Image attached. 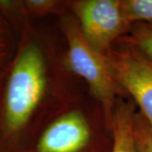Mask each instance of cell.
<instances>
[{"mask_svg": "<svg viewBox=\"0 0 152 152\" xmlns=\"http://www.w3.org/2000/svg\"><path fill=\"white\" fill-rule=\"evenodd\" d=\"M17 33L0 12V69H4L13 59L18 45Z\"/></svg>", "mask_w": 152, "mask_h": 152, "instance_id": "obj_7", "label": "cell"}, {"mask_svg": "<svg viewBox=\"0 0 152 152\" xmlns=\"http://www.w3.org/2000/svg\"><path fill=\"white\" fill-rule=\"evenodd\" d=\"M69 10L75 15L86 40L102 54L129 31L121 0L69 1Z\"/></svg>", "mask_w": 152, "mask_h": 152, "instance_id": "obj_5", "label": "cell"}, {"mask_svg": "<svg viewBox=\"0 0 152 152\" xmlns=\"http://www.w3.org/2000/svg\"><path fill=\"white\" fill-rule=\"evenodd\" d=\"M134 137L138 152H152V129L138 110L134 123Z\"/></svg>", "mask_w": 152, "mask_h": 152, "instance_id": "obj_10", "label": "cell"}, {"mask_svg": "<svg viewBox=\"0 0 152 152\" xmlns=\"http://www.w3.org/2000/svg\"><path fill=\"white\" fill-rule=\"evenodd\" d=\"M137 107L130 98L117 100L111 115L113 147L111 152H138L134 137Z\"/></svg>", "mask_w": 152, "mask_h": 152, "instance_id": "obj_6", "label": "cell"}, {"mask_svg": "<svg viewBox=\"0 0 152 152\" xmlns=\"http://www.w3.org/2000/svg\"><path fill=\"white\" fill-rule=\"evenodd\" d=\"M125 19L131 26L145 23L152 26V0H121Z\"/></svg>", "mask_w": 152, "mask_h": 152, "instance_id": "obj_8", "label": "cell"}, {"mask_svg": "<svg viewBox=\"0 0 152 152\" xmlns=\"http://www.w3.org/2000/svg\"><path fill=\"white\" fill-rule=\"evenodd\" d=\"M0 152H6V151H3V150H1V149H0Z\"/></svg>", "mask_w": 152, "mask_h": 152, "instance_id": "obj_12", "label": "cell"}, {"mask_svg": "<svg viewBox=\"0 0 152 152\" xmlns=\"http://www.w3.org/2000/svg\"><path fill=\"white\" fill-rule=\"evenodd\" d=\"M106 55L114 79L152 129V60L123 37Z\"/></svg>", "mask_w": 152, "mask_h": 152, "instance_id": "obj_4", "label": "cell"}, {"mask_svg": "<svg viewBox=\"0 0 152 152\" xmlns=\"http://www.w3.org/2000/svg\"><path fill=\"white\" fill-rule=\"evenodd\" d=\"M28 147L30 152L111 151V122L101 104L86 90L60 109Z\"/></svg>", "mask_w": 152, "mask_h": 152, "instance_id": "obj_2", "label": "cell"}, {"mask_svg": "<svg viewBox=\"0 0 152 152\" xmlns=\"http://www.w3.org/2000/svg\"><path fill=\"white\" fill-rule=\"evenodd\" d=\"M6 69H7V67H5L4 69H0V86H1V83H2V80L4 77V75L6 73Z\"/></svg>", "mask_w": 152, "mask_h": 152, "instance_id": "obj_11", "label": "cell"}, {"mask_svg": "<svg viewBox=\"0 0 152 152\" xmlns=\"http://www.w3.org/2000/svg\"><path fill=\"white\" fill-rule=\"evenodd\" d=\"M0 86V149L18 152L70 100L87 90L65 64L61 37L27 22Z\"/></svg>", "mask_w": 152, "mask_h": 152, "instance_id": "obj_1", "label": "cell"}, {"mask_svg": "<svg viewBox=\"0 0 152 152\" xmlns=\"http://www.w3.org/2000/svg\"><path fill=\"white\" fill-rule=\"evenodd\" d=\"M123 38L152 60L151 25L145 23L133 24L129 31Z\"/></svg>", "mask_w": 152, "mask_h": 152, "instance_id": "obj_9", "label": "cell"}, {"mask_svg": "<svg viewBox=\"0 0 152 152\" xmlns=\"http://www.w3.org/2000/svg\"><path fill=\"white\" fill-rule=\"evenodd\" d=\"M57 18L56 26L65 46L66 65L86 85L88 93L101 104L111 122L117 100L129 97L114 79L107 55L99 53L90 45L70 11Z\"/></svg>", "mask_w": 152, "mask_h": 152, "instance_id": "obj_3", "label": "cell"}]
</instances>
